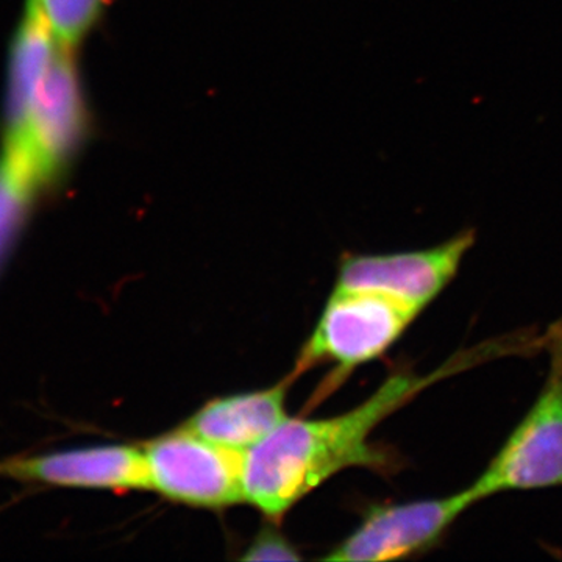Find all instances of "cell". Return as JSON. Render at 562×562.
I'll return each mask as SVG.
<instances>
[{
  "label": "cell",
  "instance_id": "7",
  "mask_svg": "<svg viewBox=\"0 0 562 562\" xmlns=\"http://www.w3.org/2000/svg\"><path fill=\"white\" fill-rule=\"evenodd\" d=\"M475 243V228H464L428 249L347 255L339 266L336 290L376 292L422 313L452 283Z\"/></svg>",
  "mask_w": 562,
  "mask_h": 562
},
{
  "label": "cell",
  "instance_id": "11",
  "mask_svg": "<svg viewBox=\"0 0 562 562\" xmlns=\"http://www.w3.org/2000/svg\"><path fill=\"white\" fill-rule=\"evenodd\" d=\"M111 0H27L66 49L74 50L87 38Z\"/></svg>",
  "mask_w": 562,
  "mask_h": 562
},
{
  "label": "cell",
  "instance_id": "2",
  "mask_svg": "<svg viewBox=\"0 0 562 562\" xmlns=\"http://www.w3.org/2000/svg\"><path fill=\"white\" fill-rule=\"evenodd\" d=\"M87 131L74 50L61 46L36 88L24 124L3 139L0 161L40 201L65 179Z\"/></svg>",
  "mask_w": 562,
  "mask_h": 562
},
{
  "label": "cell",
  "instance_id": "4",
  "mask_svg": "<svg viewBox=\"0 0 562 562\" xmlns=\"http://www.w3.org/2000/svg\"><path fill=\"white\" fill-rule=\"evenodd\" d=\"M419 314V310L387 295L335 288L312 338L303 347L297 372L333 362L339 375H346L382 357Z\"/></svg>",
  "mask_w": 562,
  "mask_h": 562
},
{
  "label": "cell",
  "instance_id": "6",
  "mask_svg": "<svg viewBox=\"0 0 562 562\" xmlns=\"http://www.w3.org/2000/svg\"><path fill=\"white\" fill-rule=\"evenodd\" d=\"M476 501L471 487L447 497L373 505L325 561H395L436 549Z\"/></svg>",
  "mask_w": 562,
  "mask_h": 562
},
{
  "label": "cell",
  "instance_id": "12",
  "mask_svg": "<svg viewBox=\"0 0 562 562\" xmlns=\"http://www.w3.org/2000/svg\"><path fill=\"white\" fill-rule=\"evenodd\" d=\"M36 203L38 199L0 162V276L13 257Z\"/></svg>",
  "mask_w": 562,
  "mask_h": 562
},
{
  "label": "cell",
  "instance_id": "5",
  "mask_svg": "<svg viewBox=\"0 0 562 562\" xmlns=\"http://www.w3.org/2000/svg\"><path fill=\"white\" fill-rule=\"evenodd\" d=\"M150 490L199 508L246 501L244 454L180 427L144 446Z\"/></svg>",
  "mask_w": 562,
  "mask_h": 562
},
{
  "label": "cell",
  "instance_id": "1",
  "mask_svg": "<svg viewBox=\"0 0 562 562\" xmlns=\"http://www.w3.org/2000/svg\"><path fill=\"white\" fill-rule=\"evenodd\" d=\"M512 339H492L453 355L452 360L425 376L394 373L368 401L341 416L281 422L268 438L244 454L246 502L276 519L344 469L397 471L398 461L369 441L375 428L431 384L468 371L479 362L516 353Z\"/></svg>",
  "mask_w": 562,
  "mask_h": 562
},
{
  "label": "cell",
  "instance_id": "13",
  "mask_svg": "<svg viewBox=\"0 0 562 562\" xmlns=\"http://www.w3.org/2000/svg\"><path fill=\"white\" fill-rule=\"evenodd\" d=\"M244 561H299L301 554L279 531L262 530L243 554Z\"/></svg>",
  "mask_w": 562,
  "mask_h": 562
},
{
  "label": "cell",
  "instance_id": "9",
  "mask_svg": "<svg viewBox=\"0 0 562 562\" xmlns=\"http://www.w3.org/2000/svg\"><path fill=\"white\" fill-rule=\"evenodd\" d=\"M288 383L271 390L214 398L188 419L183 428L206 441L247 452L288 419Z\"/></svg>",
  "mask_w": 562,
  "mask_h": 562
},
{
  "label": "cell",
  "instance_id": "8",
  "mask_svg": "<svg viewBox=\"0 0 562 562\" xmlns=\"http://www.w3.org/2000/svg\"><path fill=\"white\" fill-rule=\"evenodd\" d=\"M0 479L66 490H150L144 450L116 443L3 458Z\"/></svg>",
  "mask_w": 562,
  "mask_h": 562
},
{
  "label": "cell",
  "instance_id": "10",
  "mask_svg": "<svg viewBox=\"0 0 562 562\" xmlns=\"http://www.w3.org/2000/svg\"><path fill=\"white\" fill-rule=\"evenodd\" d=\"M60 47L38 14L27 7L11 49L3 139L11 138L24 124L36 88Z\"/></svg>",
  "mask_w": 562,
  "mask_h": 562
},
{
  "label": "cell",
  "instance_id": "3",
  "mask_svg": "<svg viewBox=\"0 0 562 562\" xmlns=\"http://www.w3.org/2000/svg\"><path fill=\"white\" fill-rule=\"evenodd\" d=\"M543 350L549 373L531 408L471 484L476 501L509 491L562 486V321L550 325Z\"/></svg>",
  "mask_w": 562,
  "mask_h": 562
}]
</instances>
